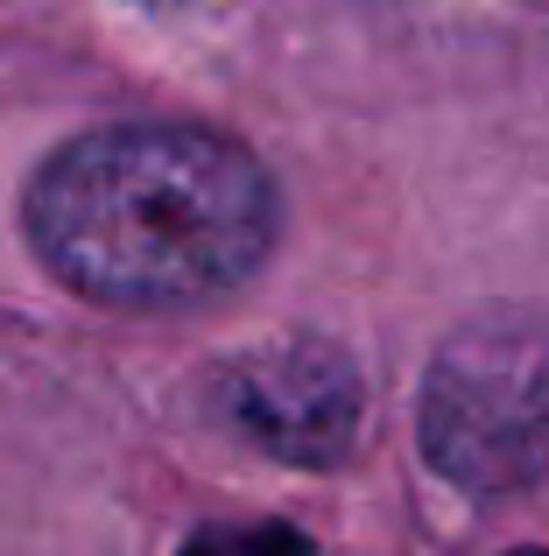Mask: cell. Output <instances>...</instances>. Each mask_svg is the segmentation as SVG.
Wrapping results in <instances>:
<instances>
[{
  "label": "cell",
  "instance_id": "6",
  "mask_svg": "<svg viewBox=\"0 0 549 556\" xmlns=\"http://www.w3.org/2000/svg\"><path fill=\"white\" fill-rule=\"evenodd\" d=\"M514 556H549V549H514Z\"/></svg>",
  "mask_w": 549,
  "mask_h": 556
},
{
  "label": "cell",
  "instance_id": "4",
  "mask_svg": "<svg viewBox=\"0 0 549 556\" xmlns=\"http://www.w3.org/2000/svg\"><path fill=\"white\" fill-rule=\"evenodd\" d=\"M183 556H310L296 529H205L183 543Z\"/></svg>",
  "mask_w": 549,
  "mask_h": 556
},
{
  "label": "cell",
  "instance_id": "3",
  "mask_svg": "<svg viewBox=\"0 0 549 556\" xmlns=\"http://www.w3.org/2000/svg\"><path fill=\"white\" fill-rule=\"evenodd\" d=\"M359 374L331 339H274L219 374V416L282 465H339L359 437Z\"/></svg>",
  "mask_w": 549,
  "mask_h": 556
},
{
  "label": "cell",
  "instance_id": "5",
  "mask_svg": "<svg viewBox=\"0 0 549 556\" xmlns=\"http://www.w3.org/2000/svg\"><path fill=\"white\" fill-rule=\"evenodd\" d=\"M141 8H191V0H141Z\"/></svg>",
  "mask_w": 549,
  "mask_h": 556
},
{
  "label": "cell",
  "instance_id": "2",
  "mask_svg": "<svg viewBox=\"0 0 549 556\" xmlns=\"http://www.w3.org/2000/svg\"><path fill=\"white\" fill-rule=\"evenodd\" d=\"M416 430L430 465L472 493H500L549 472V317H472L430 367Z\"/></svg>",
  "mask_w": 549,
  "mask_h": 556
},
{
  "label": "cell",
  "instance_id": "1",
  "mask_svg": "<svg viewBox=\"0 0 549 556\" xmlns=\"http://www.w3.org/2000/svg\"><path fill=\"white\" fill-rule=\"evenodd\" d=\"M42 268L92 303L191 311L240 289L274 247V184L205 127H99L28 184Z\"/></svg>",
  "mask_w": 549,
  "mask_h": 556
}]
</instances>
